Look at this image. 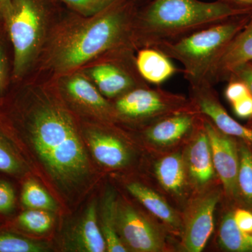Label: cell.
Segmentation results:
<instances>
[{"instance_id": "6da1fadb", "label": "cell", "mask_w": 252, "mask_h": 252, "mask_svg": "<svg viewBox=\"0 0 252 252\" xmlns=\"http://www.w3.org/2000/svg\"><path fill=\"white\" fill-rule=\"evenodd\" d=\"M0 122L20 151L30 148L38 156L60 188H76L88 177L75 118L52 81L28 78L11 84L0 98Z\"/></svg>"}, {"instance_id": "7a4b0ae2", "label": "cell", "mask_w": 252, "mask_h": 252, "mask_svg": "<svg viewBox=\"0 0 252 252\" xmlns=\"http://www.w3.org/2000/svg\"><path fill=\"white\" fill-rule=\"evenodd\" d=\"M137 9L132 0H115L91 16H81L67 9L28 78L54 79L79 70L113 51L135 49L133 27Z\"/></svg>"}, {"instance_id": "3957f363", "label": "cell", "mask_w": 252, "mask_h": 252, "mask_svg": "<svg viewBox=\"0 0 252 252\" xmlns=\"http://www.w3.org/2000/svg\"><path fill=\"white\" fill-rule=\"evenodd\" d=\"M252 10L217 0H150L137 9L133 27L136 51L157 47Z\"/></svg>"}, {"instance_id": "277c9868", "label": "cell", "mask_w": 252, "mask_h": 252, "mask_svg": "<svg viewBox=\"0 0 252 252\" xmlns=\"http://www.w3.org/2000/svg\"><path fill=\"white\" fill-rule=\"evenodd\" d=\"M67 8L59 0H11L6 21L14 51L12 84L31 77Z\"/></svg>"}, {"instance_id": "5b68a950", "label": "cell", "mask_w": 252, "mask_h": 252, "mask_svg": "<svg viewBox=\"0 0 252 252\" xmlns=\"http://www.w3.org/2000/svg\"><path fill=\"white\" fill-rule=\"evenodd\" d=\"M252 14L228 18L189 35L155 47L183 66L182 72L190 85L207 80L219 56L232 39L250 22Z\"/></svg>"}, {"instance_id": "8992f818", "label": "cell", "mask_w": 252, "mask_h": 252, "mask_svg": "<svg viewBox=\"0 0 252 252\" xmlns=\"http://www.w3.org/2000/svg\"><path fill=\"white\" fill-rule=\"evenodd\" d=\"M114 100L116 118L130 122L152 123L176 113L195 109L185 96L149 86L136 88Z\"/></svg>"}, {"instance_id": "52a82bcc", "label": "cell", "mask_w": 252, "mask_h": 252, "mask_svg": "<svg viewBox=\"0 0 252 252\" xmlns=\"http://www.w3.org/2000/svg\"><path fill=\"white\" fill-rule=\"evenodd\" d=\"M136 51L133 48L113 51L81 70L104 97L117 98L136 88L149 86L137 69Z\"/></svg>"}, {"instance_id": "ba28073f", "label": "cell", "mask_w": 252, "mask_h": 252, "mask_svg": "<svg viewBox=\"0 0 252 252\" xmlns=\"http://www.w3.org/2000/svg\"><path fill=\"white\" fill-rule=\"evenodd\" d=\"M50 80L54 83L64 102H69L81 110L102 120L116 119L112 102L99 92L81 69Z\"/></svg>"}, {"instance_id": "9c48e42d", "label": "cell", "mask_w": 252, "mask_h": 252, "mask_svg": "<svg viewBox=\"0 0 252 252\" xmlns=\"http://www.w3.org/2000/svg\"><path fill=\"white\" fill-rule=\"evenodd\" d=\"M117 228L123 243L136 252L163 250V237L149 220L128 205H117Z\"/></svg>"}, {"instance_id": "30bf717a", "label": "cell", "mask_w": 252, "mask_h": 252, "mask_svg": "<svg viewBox=\"0 0 252 252\" xmlns=\"http://www.w3.org/2000/svg\"><path fill=\"white\" fill-rule=\"evenodd\" d=\"M213 86L207 81L190 85V101L194 107L223 133L252 144V128L230 117L219 100Z\"/></svg>"}, {"instance_id": "8fae6325", "label": "cell", "mask_w": 252, "mask_h": 252, "mask_svg": "<svg viewBox=\"0 0 252 252\" xmlns=\"http://www.w3.org/2000/svg\"><path fill=\"white\" fill-rule=\"evenodd\" d=\"M203 126L210 141L215 171L226 193L234 196L238 193L239 169V156L234 141L203 115Z\"/></svg>"}, {"instance_id": "7c38bea8", "label": "cell", "mask_w": 252, "mask_h": 252, "mask_svg": "<svg viewBox=\"0 0 252 252\" xmlns=\"http://www.w3.org/2000/svg\"><path fill=\"white\" fill-rule=\"evenodd\" d=\"M219 200L220 193L212 191L194 205L184 231L182 244L186 251H203L213 231L214 213Z\"/></svg>"}, {"instance_id": "4fadbf2b", "label": "cell", "mask_w": 252, "mask_h": 252, "mask_svg": "<svg viewBox=\"0 0 252 252\" xmlns=\"http://www.w3.org/2000/svg\"><path fill=\"white\" fill-rule=\"evenodd\" d=\"M252 61V16L243 31L232 39L212 66L207 80L212 85L228 81L230 74L242 64Z\"/></svg>"}, {"instance_id": "5bb4252c", "label": "cell", "mask_w": 252, "mask_h": 252, "mask_svg": "<svg viewBox=\"0 0 252 252\" xmlns=\"http://www.w3.org/2000/svg\"><path fill=\"white\" fill-rule=\"evenodd\" d=\"M202 121L203 115L197 109L176 113L151 123L145 135L157 145H171L191 133Z\"/></svg>"}, {"instance_id": "9a60e30c", "label": "cell", "mask_w": 252, "mask_h": 252, "mask_svg": "<svg viewBox=\"0 0 252 252\" xmlns=\"http://www.w3.org/2000/svg\"><path fill=\"white\" fill-rule=\"evenodd\" d=\"M86 136L93 155L101 165L119 168L128 162V151L115 136L97 129H89Z\"/></svg>"}, {"instance_id": "2e32d148", "label": "cell", "mask_w": 252, "mask_h": 252, "mask_svg": "<svg viewBox=\"0 0 252 252\" xmlns=\"http://www.w3.org/2000/svg\"><path fill=\"white\" fill-rule=\"evenodd\" d=\"M171 60L154 47L141 48L136 51L137 69L149 84L160 85L178 72Z\"/></svg>"}, {"instance_id": "e0dca14e", "label": "cell", "mask_w": 252, "mask_h": 252, "mask_svg": "<svg viewBox=\"0 0 252 252\" xmlns=\"http://www.w3.org/2000/svg\"><path fill=\"white\" fill-rule=\"evenodd\" d=\"M187 166L194 182L204 185L215 175L211 147L203 123L187 152Z\"/></svg>"}, {"instance_id": "ac0fdd59", "label": "cell", "mask_w": 252, "mask_h": 252, "mask_svg": "<svg viewBox=\"0 0 252 252\" xmlns=\"http://www.w3.org/2000/svg\"><path fill=\"white\" fill-rule=\"evenodd\" d=\"M74 243L79 251L103 252L107 245L97 223L95 203H92L86 210L84 217L74 232Z\"/></svg>"}, {"instance_id": "d6986e66", "label": "cell", "mask_w": 252, "mask_h": 252, "mask_svg": "<svg viewBox=\"0 0 252 252\" xmlns=\"http://www.w3.org/2000/svg\"><path fill=\"white\" fill-rule=\"evenodd\" d=\"M127 189L151 213L172 228H178V217L170 205L152 189L137 182L129 184Z\"/></svg>"}, {"instance_id": "ffe728a7", "label": "cell", "mask_w": 252, "mask_h": 252, "mask_svg": "<svg viewBox=\"0 0 252 252\" xmlns=\"http://www.w3.org/2000/svg\"><path fill=\"white\" fill-rule=\"evenodd\" d=\"M155 172L158 180L167 191L180 193L185 184V167L180 154L162 158L157 162Z\"/></svg>"}, {"instance_id": "44dd1931", "label": "cell", "mask_w": 252, "mask_h": 252, "mask_svg": "<svg viewBox=\"0 0 252 252\" xmlns=\"http://www.w3.org/2000/svg\"><path fill=\"white\" fill-rule=\"evenodd\" d=\"M28 165L21 151L0 122V172L22 179L28 173Z\"/></svg>"}, {"instance_id": "7402d4cb", "label": "cell", "mask_w": 252, "mask_h": 252, "mask_svg": "<svg viewBox=\"0 0 252 252\" xmlns=\"http://www.w3.org/2000/svg\"><path fill=\"white\" fill-rule=\"evenodd\" d=\"M220 245L231 252H248L252 250V236L244 233L235 223L233 213L225 215L220 230Z\"/></svg>"}, {"instance_id": "603a6c76", "label": "cell", "mask_w": 252, "mask_h": 252, "mask_svg": "<svg viewBox=\"0 0 252 252\" xmlns=\"http://www.w3.org/2000/svg\"><path fill=\"white\" fill-rule=\"evenodd\" d=\"M14 51L7 26L0 20V98L7 94L12 84Z\"/></svg>"}, {"instance_id": "cb8c5ba5", "label": "cell", "mask_w": 252, "mask_h": 252, "mask_svg": "<svg viewBox=\"0 0 252 252\" xmlns=\"http://www.w3.org/2000/svg\"><path fill=\"white\" fill-rule=\"evenodd\" d=\"M117 205L110 197L105 200L102 213V234L109 252H125L127 248L119 237L117 228Z\"/></svg>"}, {"instance_id": "d4e9b609", "label": "cell", "mask_w": 252, "mask_h": 252, "mask_svg": "<svg viewBox=\"0 0 252 252\" xmlns=\"http://www.w3.org/2000/svg\"><path fill=\"white\" fill-rule=\"evenodd\" d=\"M21 201L27 209L55 211L57 205L52 197L33 180H28L23 183L21 190Z\"/></svg>"}, {"instance_id": "484cf974", "label": "cell", "mask_w": 252, "mask_h": 252, "mask_svg": "<svg viewBox=\"0 0 252 252\" xmlns=\"http://www.w3.org/2000/svg\"><path fill=\"white\" fill-rule=\"evenodd\" d=\"M52 217L45 210L28 209L21 212L14 220V225L19 229L40 234L48 231L52 225Z\"/></svg>"}, {"instance_id": "4316f807", "label": "cell", "mask_w": 252, "mask_h": 252, "mask_svg": "<svg viewBox=\"0 0 252 252\" xmlns=\"http://www.w3.org/2000/svg\"><path fill=\"white\" fill-rule=\"evenodd\" d=\"M45 251L42 244L10 230L0 231V252H41Z\"/></svg>"}, {"instance_id": "83f0119b", "label": "cell", "mask_w": 252, "mask_h": 252, "mask_svg": "<svg viewBox=\"0 0 252 252\" xmlns=\"http://www.w3.org/2000/svg\"><path fill=\"white\" fill-rule=\"evenodd\" d=\"M238 185L245 198L252 202V154L245 145L239 149Z\"/></svg>"}, {"instance_id": "f1b7e54d", "label": "cell", "mask_w": 252, "mask_h": 252, "mask_svg": "<svg viewBox=\"0 0 252 252\" xmlns=\"http://www.w3.org/2000/svg\"><path fill=\"white\" fill-rule=\"evenodd\" d=\"M69 11L83 16L98 14L115 0H59Z\"/></svg>"}, {"instance_id": "f546056e", "label": "cell", "mask_w": 252, "mask_h": 252, "mask_svg": "<svg viewBox=\"0 0 252 252\" xmlns=\"http://www.w3.org/2000/svg\"><path fill=\"white\" fill-rule=\"evenodd\" d=\"M16 205V194L10 182L0 180V215H11Z\"/></svg>"}, {"instance_id": "4dcf8cb0", "label": "cell", "mask_w": 252, "mask_h": 252, "mask_svg": "<svg viewBox=\"0 0 252 252\" xmlns=\"http://www.w3.org/2000/svg\"><path fill=\"white\" fill-rule=\"evenodd\" d=\"M228 81V86L225 88V96L230 103H235L237 101L251 94L243 81L235 79H230Z\"/></svg>"}, {"instance_id": "1f68e13d", "label": "cell", "mask_w": 252, "mask_h": 252, "mask_svg": "<svg viewBox=\"0 0 252 252\" xmlns=\"http://www.w3.org/2000/svg\"><path fill=\"white\" fill-rule=\"evenodd\" d=\"M231 79H238L243 81L248 87L249 91L252 95V64L250 63L242 64L230 74L228 81Z\"/></svg>"}, {"instance_id": "d6a6232c", "label": "cell", "mask_w": 252, "mask_h": 252, "mask_svg": "<svg viewBox=\"0 0 252 252\" xmlns=\"http://www.w3.org/2000/svg\"><path fill=\"white\" fill-rule=\"evenodd\" d=\"M235 223L244 233L252 232V213L248 210L239 209L233 213Z\"/></svg>"}, {"instance_id": "836d02e7", "label": "cell", "mask_w": 252, "mask_h": 252, "mask_svg": "<svg viewBox=\"0 0 252 252\" xmlns=\"http://www.w3.org/2000/svg\"><path fill=\"white\" fill-rule=\"evenodd\" d=\"M233 110L238 117L240 118H252V95L249 94L247 97L232 104Z\"/></svg>"}, {"instance_id": "e575fe53", "label": "cell", "mask_w": 252, "mask_h": 252, "mask_svg": "<svg viewBox=\"0 0 252 252\" xmlns=\"http://www.w3.org/2000/svg\"><path fill=\"white\" fill-rule=\"evenodd\" d=\"M11 9V0H0V20L6 23Z\"/></svg>"}, {"instance_id": "d590c367", "label": "cell", "mask_w": 252, "mask_h": 252, "mask_svg": "<svg viewBox=\"0 0 252 252\" xmlns=\"http://www.w3.org/2000/svg\"><path fill=\"white\" fill-rule=\"evenodd\" d=\"M237 7L252 10V0H220Z\"/></svg>"}, {"instance_id": "8d00e7d4", "label": "cell", "mask_w": 252, "mask_h": 252, "mask_svg": "<svg viewBox=\"0 0 252 252\" xmlns=\"http://www.w3.org/2000/svg\"><path fill=\"white\" fill-rule=\"evenodd\" d=\"M133 2L135 3V4L137 5L138 7L142 6V5L145 4L146 3L148 2V1H150V0H132Z\"/></svg>"}, {"instance_id": "74e56055", "label": "cell", "mask_w": 252, "mask_h": 252, "mask_svg": "<svg viewBox=\"0 0 252 252\" xmlns=\"http://www.w3.org/2000/svg\"><path fill=\"white\" fill-rule=\"evenodd\" d=\"M250 64H252V61H251V62H250Z\"/></svg>"}]
</instances>
